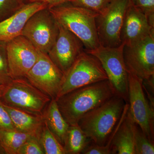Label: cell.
I'll list each match as a JSON object with an SVG mask.
<instances>
[{"label":"cell","instance_id":"4","mask_svg":"<svg viewBox=\"0 0 154 154\" xmlns=\"http://www.w3.org/2000/svg\"><path fill=\"white\" fill-rule=\"evenodd\" d=\"M0 99L5 105L36 115H42L51 100L25 78L11 80L5 86Z\"/></svg>","mask_w":154,"mask_h":154},{"label":"cell","instance_id":"13","mask_svg":"<svg viewBox=\"0 0 154 154\" xmlns=\"http://www.w3.org/2000/svg\"><path fill=\"white\" fill-rule=\"evenodd\" d=\"M58 25V35L48 55L64 74L85 48L79 38Z\"/></svg>","mask_w":154,"mask_h":154},{"label":"cell","instance_id":"5","mask_svg":"<svg viewBox=\"0 0 154 154\" xmlns=\"http://www.w3.org/2000/svg\"><path fill=\"white\" fill-rule=\"evenodd\" d=\"M106 80L108 78L99 60L84 51L64 74L55 99L78 88Z\"/></svg>","mask_w":154,"mask_h":154},{"label":"cell","instance_id":"20","mask_svg":"<svg viewBox=\"0 0 154 154\" xmlns=\"http://www.w3.org/2000/svg\"><path fill=\"white\" fill-rule=\"evenodd\" d=\"M33 137L38 138L16 129L0 130V143L5 154H17L22 145Z\"/></svg>","mask_w":154,"mask_h":154},{"label":"cell","instance_id":"29","mask_svg":"<svg viewBox=\"0 0 154 154\" xmlns=\"http://www.w3.org/2000/svg\"><path fill=\"white\" fill-rule=\"evenodd\" d=\"M35 1L44 3L47 6L48 8L50 9L64 3L69 2L70 0H34L33 2Z\"/></svg>","mask_w":154,"mask_h":154},{"label":"cell","instance_id":"7","mask_svg":"<svg viewBox=\"0 0 154 154\" xmlns=\"http://www.w3.org/2000/svg\"><path fill=\"white\" fill-rule=\"evenodd\" d=\"M128 73V113L145 135L154 142V111L144 91L143 80Z\"/></svg>","mask_w":154,"mask_h":154},{"label":"cell","instance_id":"12","mask_svg":"<svg viewBox=\"0 0 154 154\" xmlns=\"http://www.w3.org/2000/svg\"><path fill=\"white\" fill-rule=\"evenodd\" d=\"M6 50L11 79L25 78L38 59V51L22 35L7 42Z\"/></svg>","mask_w":154,"mask_h":154},{"label":"cell","instance_id":"16","mask_svg":"<svg viewBox=\"0 0 154 154\" xmlns=\"http://www.w3.org/2000/svg\"><path fill=\"white\" fill-rule=\"evenodd\" d=\"M135 125L128 110L112 141L113 154H135Z\"/></svg>","mask_w":154,"mask_h":154},{"label":"cell","instance_id":"9","mask_svg":"<svg viewBox=\"0 0 154 154\" xmlns=\"http://www.w3.org/2000/svg\"><path fill=\"white\" fill-rule=\"evenodd\" d=\"M59 33V25L48 8L33 14L26 22L22 35L38 51L48 54Z\"/></svg>","mask_w":154,"mask_h":154},{"label":"cell","instance_id":"32","mask_svg":"<svg viewBox=\"0 0 154 154\" xmlns=\"http://www.w3.org/2000/svg\"><path fill=\"white\" fill-rule=\"evenodd\" d=\"M23 2L25 3H27L28 2H33L34 0H23Z\"/></svg>","mask_w":154,"mask_h":154},{"label":"cell","instance_id":"2","mask_svg":"<svg viewBox=\"0 0 154 154\" xmlns=\"http://www.w3.org/2000/svg\"><path fill=\"white\" fill-rule=\"evenodd\" d=\"M126 103L116 95L85 114L78 125L92 143L105 145L121 118Z\"/></svg>","mask_w":154,"mask_h":154},{"label":"cell","instance_id":"14","mask_svg":"<svg viewBox=\"0 0 154 154\" xmlns=\"http://www.w3.org/2000/svg\"><path fill=\"white\" fill-rule=\"evenodd\" d=\"M154 32V27L146 16L129 1L122 28V43L124 45H131Z\"/></svg>","mask_w":154,"mask_h":154},{"label":"cell","instance_id":"27","mask_svg":"<svg viewBox=\"0 0 154 154\" xmlns=\"http://www.w3.org/2000/svg\"><path fill=\"white\" fill-rule=\"evenodd\" d=\"M38 138L33 137L22 145L17 154H44Z\"/></svg>","mask_w":154,"mask_h":154},{"label":"cell","instance_id":"31","mask_svg":"<svg viewBox=\"0 0 154 154\" xmlns=\"http://www.w3.org/2000/svg\"><path fill=\"white\" fill-rule=\"evenodd\" d=\"M0 154H5V152L1 146V143H0Z\"/></svg>","mask_w":154,"mask_h":154},{"label":"cell","instance_id":"6","mask_svg":"<svg viewBox=\"0 0 154 154\" xmlns=\"http://www.w3.org/2000/svg\"><path fill=\"white\" fill-rule=\"evenodd\" d=\"M124 45L123 43L116 47L100 45L95 49L85 51L99 60L116 94L128 103V73L123 57Z\"/></svg>","mask_w":154,"mask_h":154},{"label":"cell","instance_id":"17","mask_svg":"<svg viewBox=\"0 0 154 154\" xmlns=\"http://www.w3.org/2000/svg\"><path fill=\"white\" fill-rule=\"evenodd\" d=\"M15 129L36 136L39 139L44 123L42 115H36L5 105Z\"/></svg>","mask_w":154,"mask_h":154},{"label":"cell","instance_id":"8","mask_svg":"<svg viewBox=\"0 0 154 154\" xmlns=\"http://www.w3.org/2000/svg\"><path fill=\"white\" fill-rule=\"evenodd\" d=\"M129 0H111L96 18L100 45L108 47L121 45L122 28Z\"/></svg>","mask_w":154,"mask_h":154},{"label":"cell","instance_id":"21","mask_svg":"<svg viewBox=\"0 0 154 154\" xmlns=\"http://www.w3.org/2000/svg\"><path fill=\"white\" fill-rule=\"evenodd\" d=\"M39 141L44 154H66L63 146L50 130L44 121L39 135Z\"/></svg>","mask_w":154,"mask_h":154},{"label":"cell","instance_id":"22","mask_svg":"<svg viewBox=\"0 0 154 154\" xmlns=\"http://www.w3.org/2000/svg\"><path fill=\"white\" fill-rule=\"evenodd\" d=\"M135 154H154V142L149 139L140 128L135 124L134 128Z\"/></svg>","mask_w":154,"mask_h":154},{"label":"cell","instance_id":"10","mask_svg":"<svg viewBox=\"0 0 154 154\" xmlns=\"http://www.w3.org/2000/svg\"><path fill=\"white\" fill-rule=\"evenodd\" d=\"M123 57L128 72L143 81L154 77V32L136 43L124 45Z\"/></svg>","mask_w":154,"mask_h":154},{"label":"cell","instance_id":"1","mask_svg":"<svg viewBox=\"0 0 154 154\" xmlns=\"http://www.w3.org/2000/svg\"><path fill=\"white\" fill-rule=\"evenodd\" d=\"M117 95L108 80L78 88L56 99L59 110L69 125H78L89 111Z\"/></svg>","mask_w":154,"mask_h":154},{"label":"cell","instance_id":"3","mask_svg":"<svg viewBox=\"0 0 154 154\" xmlns=\"http://www.w3.org/2000/svg\"><path fill=\"white\" fill-rule=\"evenodd\" d=\"M48 10L59 25L79 38L85 50H91L100 45L96 23L98 14L73 5L70 2Z\"/></svg>","mask_w":154,"mask_h":154},{"label":"cell","instance_id":"24","mask_svg":"<svg viewBox=\"0 0 154 154\" xmlns=\"http://www.w3.org/2000/svg\"><path fill=\"white\" fill-rule=\"evenodd\" d=\"M24 4L23 0H0V22L16 13Z\"/></svg>","mask_w":154,"mask_h":154},{"label":"cell","instance_id":"18","mask_svg":"<svg viewBox=\"0 0 154 154\" xmlns=\"http://www.w3.org/2000/svg\"><path fill=\"white\" fill-rule=\"evenodd\" d=\"M42 116L50 130L63 146L69 125L62 115L56 99L51 100Z\"/></svg>","mask_w":154,"mask_h":154},{"label":"cell","instance_id":"26","mask_svg":"<svg viewBox=\"0 0 154 154\" xmlns=\"http://www.w3.org/2000/svg\"><path fill=\"white\" fill-rule=\"evenodd\" d=\"M137 8L146 16L154 27V0H129Z\"/></svg>","mask_w":154,"mask_h":154},{"label":"cell","instance_id":"30","mask_svg":"<svg viewBox=\"0 0 154 154\" xmlns=\"http://www.w3.org/2000/svg\"><path fill=\"white\" fill-rule=\"evenodd\" d=\"M5 87V85L0 84V97L2 94L3 91H4Z\"/></svg>","mask_w":154,"mask_h":154},{"label":"cell","instance_id":"19","mask_svg":"<svg viewBox=\"0 0 154 154\" xmlns=\"http://www.w3.org/2000/svg\"><path fill=\"white\" fill-rule=\"evenodd\" d=\"M91 142L79 125H69L63 145L65 153H82Z\"/></svg>","mask_w":154,"mask_h":154},{"label":"cell","instance_id":"11","mask_svg":"<svg viewBox=\"0 0 154 154\" xmlns=\"http://www.w3.org/2000/svg\"><path fill=\"white\" fill-rule=\"evenodd\" d=\"M63 77V73L54 63L48 54L38 51L36 62L25 78L51 99H55Z\"/></svg>","mask_w":154,"mask_h":154},{"label":"cell","instance_id":"23","mask_svg":"<svg viewBox=\"0 0 154 154\" xmlns=\"http://www.w3.org/2000/svg\"><path fill=\"white\" fill-rule=\"evenodd\" d=\"M6 43L0 41V84L5 86L12 80L9 75Z\"/></svg>","mask_w":154,"mask_h":154},{"label":"cell","instance_id":"25","mask_svg":"<svg viewBox=\"0 0 154 154\" xmlns=\"http://www.w3.org/2000/svg\"><path fill=\"white\" fill-rule=\"evenodd\" d=\"M111 0H70V2L73 5L81 7L95 13L101 12Z\"/></svg>","mask_w":154,"mask_h":154},{"label":"cell","instance_id":"15","mask_svg":"<svg viewBox=\"0 0 154 154\" xmlns=\"http://www.w3.org/2000/svg\"><path fill=\"white\" fill-rule=\"evenodd\" d=\"M45 8L47 6L38 1L25 3L16 13L0 22V41L7 42L21 36L29 18L37 11Z\"/></svg>","mask_w":154,"mask_h":154},{"label":"cell","instance_id":"28","mask_svg":"<svg viewBox=\"0 0 154 154\" xmlns=\"http://www.w3.org/2000/svg\"><path fill=\"white\" fill-rule=\"evenodd\" d=\"M15 129L8 112L0 99V130Z\"/></svg>","mask_w":154,"mask_h":154}]
</instances>
